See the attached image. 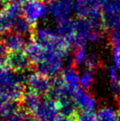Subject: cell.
I'll return each mask as SVG.
<instances>
[{
  "mask_svg": "<svg viewBox=\"0 0 120 121\" xmlns=\"http://www.w3.org/2000/svg\"><path fill=\"white\" fill-rule=\"evenodd\" d=\"M104 28L112 29L120 20V0H101Z\"/></svg>",
  "mask_w": 120,
  "mask_h": 121,
  "instance_id": "obj_4",
  "label": "cell"
},
{
  "mask_svg": "<svg viewBox=\"0 0 120 121\" xmlns=\"http://www.w3.org/2000/svg\"><path fill=\"white\" fill-rule=\"evenodd\" d=\"M88 53L86 51V47H76L72 56L73 65L75 67H80L86 64Z\"/></svg>",
  "mask_w": 120,
  "mask_h": 121,
  "instance_id": "obj_20",
  "label": "cell"
},
{
  "mask_svg": "<svg viewBox=\"0 0 120 121\" xmlns=\"http://www.w3.org/2000/svg\"><path fill=\"white\" fill-rule=\"evenodd\" d=\"M7 57H8V54H7L6 49L0 42V71L6 67Z\"/></svg>",
  "mask_w": 120,
  "mask_h": 121,
  "instance_id": "obj_25",
  "label": "cell"
},
{
  "mask_svg": "<svg viewBox=\"0 0 120 121\" xmlns=\"http://www.w3.org/2000/svg\"><path fill=\"white\" fill-rule=\"evenodd\" d=\"M75 121H96V114L94 111H80L74 117Z\"/></svg>",
  "mask_w": 120,
  "mask_h": 121,
  "instance_id": "obj_23",
  "label": "cell"
},
{
  "mask_svg": "<svg viewBox=\"0 0 120 121\" xmlns=\"http://www.w3.org/2000/svg\"><path fill=\"white\" fill-rule=\"evenodd\" d=\"M26 75L6 66L0 71V95L8 100L18 102L25 93Z\"/></svg>",
  "mask_w": 120,
  "mask_h": 121,
  "instance_id": "obj_2",
  "label": "cell"
},
{
  "mask_svg": "<svg viewBox=\"0 0 120 121\" xmlns=\"http://www.w3.org/2000/svg\"><path fill=\"white\" fill-rule=\"evenodd\" d=\"M48 13V5L43 0H27L23 4V17L34 25L45 18Z\"/></svg>",
  "mask_w": 120,
  "mask_h": 121,
  "instance_id": "obj_6",
  "label": "cell"
},
{
  "mask_svg": "<svg viewBox=\"0 0 120 121\" xmlns=\"http://www.w3.org/2000/svg\"><path fill=\"white\" fill-rule=\"evenodd\" d=\"M74 11L73 0H51L48 3V13L57 23L70 20Z\"/></svg>",
  "mask_w": 120,
  "mask_h": 121,
  "instance_id": "obj_5",
  "label": "cell"
},
{
  "mask_svg": "<svg viewBox=\"0 0 120 121\" xmlns=\"http://www.w3.org/2000/svg\"><path fill=\"white\" fill-rule=\"evenodd\" d=\"M58 113L60 112L57 102L50 96L41 98L32 115L34 118L40 121H49L57 117Z\"/></svg>",
  "mask_w": 120,
  "mask_h": 121,
  "instance_id": "obj_7",
  "label": "cell"
},
{
  "mask_svg": "<svg viewBox=\"0 0 120 121\" xmlns=\"http://www.w3.org/2000/svg\"><path fill=\"white\" fill-rule=\"evenodd\" d=\"M32 61L26 52L18 51L8 53L6 66L12 70L19 73H25L30 69Z\"/></svg>",
  "mask_w": 120,
  "mask_h": 121,
  "instance_id": "obj_9",
  "label": "cell"
},
{
  "mask_svg": "<svg viewBox=\"0 0 120 121\" xmlns=\"http://www.w3.org/2000/svg\"><path fill=\"white\" fill-rule=\"evenodd\" d=\"M41 100V97L39 95L34 93L33 91L28 90L27 92H25L23 96L21 98V106L22 109L27 113H33L34 109L38 105L39 102Z\"/></svg>",
  "mask_w": 120,
  "mask_h": 121,
  "instance_id": "obj_17",
  "label": "cell"
},
{
  "mask_svg": "<svg viewBox=\"0 0 120 121\" xmlns=\"http://www.w3.org/2000/svg\"><path fill=\"white\" fill-rule=\"evenodd\" d=\"M74 91L70 89L64 84L61 78H55L52 80L50 90V96L57 103L73 99Z\"/></svg>",
  "mask_w": 120,
  "mask_h": 121,
  "instance_id": "obj_12",
  "label": "cell"
},
{
  "mask_svg": "<svg viewBox=\"0 0 120 121\" xmlns=\"http://www.w3.org/2000/svg\"><path fill=\"white\" fill-rule=\"evenodd\" d=\"M36 72L46 76L57 75L64 68L70 67L73 59L70 56V50L59 40L54 43L42 46L36 58L33 61Z\"/></svg>",
  "mask_w": 120,
  "mask_h": 121,
  "instance_id": "obj_1",
  "label": "cell"
},
{
  "mask_svg": "<svg viewBox=\"0 0 120 121\" xmlns=\"http://www.w3.org/2000/svg\"><path fill=\"white\" fill-rule=\"evenodd\" d=\"M22 10L18 4H13L7 8L5 12L0 13V33H6L13 29L15 20L20 16Z\"/></svg>",
  "mask_w": 120,
  "mask_h": 121,
  "instance_id": "obj_14",
  "label": "cell"
},
{
  "mask_svg": "<svg viewBox=\"0 0 120 121\" xmlns=\"http://www.w3.org/2000/svg\"><path fill=\"white\" fill-rule=\"evenodd\" d=\"M110 41L111 44H120V20L112 29H110Z\"/></svg>",
  "mask_w": 120,
  "mask_h": 121,
  "instance_id": "obj_24",
  "label": "cell"
},
{
  "mask_svg": "<svg viewBox=\"0 0 120 121\" xmlns=\"http://www.w3.org/2000/svg\"><path fill=\"white\" fill-rule=\"evenodd\" d=\"M57 32L58 40L68 48L69 50L74 45V27L73 20H66L58 22L57 26Z\"/></svg>",
  "mask_w": 120,
  "mask_h": 121,
  "instance_id": "obj_11",
  "label": "cell"
},
{
  "mask_svg": "<svg viewBox=\"0 0 120 121\" xmlns=\"http://www.w3.org/2000/svg\"><path fill=\"white\" fill-rule=\"evenodd\" d=\"M95 114L96 121H120V111L110 106L100 108Z\"/></svg>",
  "mask_w": 120,
  "mask_h": 121,
  "instance_id": "obj_18",
  "label": "cell"
},
{
  "mask_svg": "<svg viewBox=\"0 0 120 121\" xmlns=\"http://www.w3.org/2000/svg\"><path fill=\"white\" fill-rule=\"evenodd\" d=\"M113 65L120 70V54H113Z\"/></svg>",
  "mask_w": 120,
  "mask_h": 121,
  "instance_id": "obj_28",
  "label": "cell"
},
{
  "mask_svg": "<svg viewBox=\"0 0 120 121\" xmlns=\"http://www.w3.org/2000/svg\"><path fill=\"white\" fill-rule=\"evenodd\" d=\"M1 43L9 53L22 51L27 45V41L25 37L13 31H8L6 33L2 34Z\"/></svg>",
  "mask_w": 120,
  "mask_h": 121,
  "instance_id": "obj_10",
  "label": "cell"
},
{
  "mask_svg": "<svg viewBox=\"0 0 120 121\" xmlns=\"http://www.w3.org/2000/svg\"><path fill=\"white\" fill-rule=\"evenodd\" d=\"M111 85V89H112V92L113 94L115 95V96L120 100V76L118 78L117 82H115L113 84H110Z\"/></svg>",
  "mask_w": 120,
  "mask_h": 121,
  "instance_id": "obj_27",
  "label": "cell"
},
{
  "mask_svg": "<svg viewBox=\"0 0 120 121\" xmlns=\"http://www.w3.org/2000/svg\"><path fill=\"white\" fill-rule=\"evenodd\" d=\"M33 40L42 46L54 43L58 41L57 32L46 26H37L33 30Z\"/></svg>",
  "mask_w": 120,
  "mask_h": 121,
  "instance_id": "obj_15",
  "label": "cell"
},
{
  "mask_svg": "<svg viewBox=\"0 0 120 121\" xmlns=\"http://www.w3.org/2000/svg\"><path fill=\"white\" fill-rule=\"evenodd\" d=\"M13 30L22 36H27L33 33V27L29 21H27L23 16L17 18L13 26Z\"/></svg>",
  "mask_w": 120,
  "mask_h": 121,
  "instance_id": "obj_19",
  "label": "cell"
},
{
  "mask_svg": "<svg viewBox=\"0 0 120 121\" xmlns=\"http://www.w3.org/2000/svg\"><path fill=\"white\" fill-rule=\"evenodd\" d=\"M14 4H25L27 2V0H12Z\"/></svg>",
  "mask_w": 120,
  "mask_h": 121,
  "instance_id": "obj_30",
  "label": "cell"
},
{
  "mask_svg": "<svg viewBox=\"0 0 120 121\" xmlns=\"http://www.w3.org/2000/svg\"><path fill=\"white\" fill-rule=\"evenodd\" d=\"M49 121H75L74 120L73 118H68V117H64L63 115H61V116H57L55 118L53 119H51V120H49Z\"/></svg>",
  "mask_w": 120,
  "mask_h": 121,
  "instance_id": "obj_29",
  "label": "cell"
},
{
  "mask_svg": "<svg viewBox=\"0 0 120 121\" xmlns=\"http://www.w3.org/2000/svg\"><path fill=\"white\" fill-rule=\"evenodd\" d=\"M73 99L77 108L80 111H94L97 106L95 98L92 95L88 93L87 90L79 87L74 91Z\"/></svg>",
  "mask_w": 120,
  "mask_h": 121,
  "instance_id": "obj_13",
  "label": "cell"
},
{
  "mask_svg": "<svg viewBox=\"0 0 120 121\" xmlns=\"http://www.w3.org/2000/svg\"><path fill=\"white\" fill-rule=\"evenodd\" d=\"M43 1H48V2H50V1H51V0H43Z\"/></svg>",
  "mask_w": 120,
  "mask_h": 121,
  "instance_id": "obj_32",
  "label": "cell"
},
{
  "mask_svg": "<svg viewBox=\"0 0 120 121\" xmlns=\"http://www.w3.org/2000/svg\"><path fill=\"white\" fill-rule=\"evenodd\" d=\"M38 72H33L28 73L26 77V84L30 91L39 95H45L49 94L51 87L52 80Z\"/></svg>",
  "mask_w": 120,
  "mask_h": 121,
  "instance_id": "obj_8",
  "label": "cell"
},
{
  "mask_svg": "<svg viewBox=\"0 0 120 121\" xmlns=\"http://www.w3.org/2000/svg\"><path fill=\"white\" fill-rule=\"evenodd\" d=\"M26 121H40V120H38V119H36V118H27Z\"/></svg>",
  "mask_w": 120,
  "mask_h": 121,
  "instance_id": "obj_31",
  "label": "cell"
},
{
  "mask_svg": "<svg viewBox=\"0 0 120 121\" xmlns=\"http://www.w3.org/2000/svg\"><path fill=\"white\" fill-rule=\"evenodd\" d=\"M94 83V72L89 69H85L80 73V86L81 88L88 90L93 86Z\"/></svg>",
  "mask_w": 120,
  "mask_h": 121,
  "instance_id": "obj_21",
  "label": "cell"
},
{
  "mask_svg": "<svg viewBox=\"0 0 120 121\" xmlns=\"http://www.w3.org/2000/svg\"><path fill=\"white\" fill-rule=\"evenodd\" d=\"M74 46L86 47L88 43H97L103 36L104 27L97 26L84 18L73 20Z\"/></svg>",
  "mask_w": 120,
  "mask_h": 121,
  "instance_id": "obj_3",
  "label": "cell"
},
{
  "mask_svg": "<svg viewBox=\"0 0 120 121\" xmlns=\"http://www.w3.org/2000/svg\"><path fill=\"white\" fill-rule=\"evenodd\" d=\"M61 79L64 84L73 91L77 90L80 86V73L73 67H66L62 72Z\"/></svg>",
  "mask_w": 120,
  "mask_h": 121,
  "instance_id": "obj_16",
  "label": "cell"
},
{
  "mask_svg": "<svg viewBox=\"0 0 120 121\" xmlns=\"http://www.w3.org/2000/svg\"><path fill=\"white\" fill-rule=\"evenodd\" d=\"M108 74H109V78H110V84H113L115 82H117L120 76V74L118 73V69H117L114 65H110L109 67Z\"/></svg>",
  "mask_w": 120,
  "mask_h": 121,
  "instance_id": "obj_26",
  "label": "cell"
},
{
  "mask_svg": "<svg viewBox=\"0 0 120 121\" xmlns=\"http://www.w3.org/2000/svg\"><path fill=\"white\" fill-rule=\"evenodd\" d=\"M99 65H100V59H99L98 55L95 54L94 52L88 54L87 61H86V64H85L86 68L94 72V71L96 70L97 68H98Z\"/></svg>",
  "mask_w": 120,
  "mask_h": 121,
  "instance_id": "obj_22",
  "label": "cell"
}]
</instances>
